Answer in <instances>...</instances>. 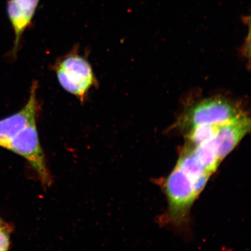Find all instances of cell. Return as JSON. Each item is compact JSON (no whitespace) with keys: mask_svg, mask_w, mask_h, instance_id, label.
Wrapping results in <instances>:
<instances>
[{"mask_svg":"<svg viewBox=\"0 0 251 251\" xmlns=\"http://www.w3.org/2000/svg\"><path fill=\"white\" fill-rule=\"evenodd\" d=\"M240 103L224 97H209L191 103L184 109L174 127L186 134L201 125H219L246 114Z\"/></svg>","mask_w":251,"mask_h":251,"instance_id":"1","label":"cell"},{"mask_svg":"<svg viewBox=\"0 0 251 251\" xmlns=\"http://www.w3.org/2000/svg\"><path fill=\"white\" fill-rule=\"evenodd\" d=\"M176 166L179 169L192 183L203 174L208 173L194 154L193 148L188 145L182 150Z\"/></svg>","mask_w":251,"mask_h":251,"instance_id":"8","label":"cell"},{"mask_svg":"<svg viewBox=\"0 0 251 251\" xmlns=\"http://www.w3.org/2000/svg\"><path fill=\"white\" fill-rule=\"evenodd\" d=\"M10 229L8 225L0 228V251H8L10 247Z\"/></svg>","mask_w":251,"mask_h":251,"instance_id":"11","label":"cell"},{"mask_svg":"<svg viewBox=\"0 0 251 251\" xmlns=\"http://www.w3.org/2000/svg\"><path fill=\"white\" fill-rule=\"evenodd\" d=\"M7 224H6L5 223L2 221L1 218H0V228H1L5 226H7Z\"/></svg>","mask_w":251,"mask_h":251,"instance_id":"13","label":"cell"},{"mask_svg":"<svg viewBox=\"0 0 251 251\" xmlns=\"http://www.w3.org/2000/svg\"><path fill=\"white\" fill-rule=\"evenodd\" d=\"M40 0H9L7 14L15 33L12 54L15 56L25 31L30 26Z\"/></svg>","mask_w":251,"mask_h":251,"instance_id":"7","label":"cell"},{"mask_svg":"<svg viewBox=\"0 0 251 251\" xmlns=\"http://www.w3.org/2000/svg\"><path fill=\"white\" fill-rule=\"evenodd\" d=\"M214 138L193 149L194 154L206 172L210 175L216 171L221 163L218 158Z\"/></svg>","mask_w":251,"mask_h":251,"instance_id":"9","label":"cell"},{"mask_svg":"<svg viewBox=\"0 0 251 251\" xmlns=\"http://www.w3.org/2000/svg\"><path fill=\"white\" fill-rule=\"evenodd\" d=\"M250 130V118L247 113L219 126L214 139L221 162L237 147Z\"/></svg>","mask_w":251,"mask_h":251,"instance_id":"6","label":"cell"},{"mask_svg":"<svg viewBox=\"0 0 251 251\" xmlns=\"http://www.w3.org/2000/svg\"><path fill=\"white\" fill-rule=\"evenodd\" d=\"M220 125H201L191 128L186 133L187 145L194 149L213 139Z\"/></svg>","mask_w":251,"mask_h":251,"instance_id":"10","label":"cell"},{"mask_svg":"<svg viewBox=\"0 0 251 251\" xmlns=\"http://www.w3.org/2000/svg\"><path fill=\"white\" fill-rule=\"evenodd\" d=\"M165 191L169 221L176 226L183 224L197 199L192 182L176 166L165 180Z\"/></svg>","mask_w":251,"mask_h":251,"instance_id":"3","label":"cell"},{"mask_svg":"<svg viewBox=\"0 0 251 251\" xmlns=\"http://www.w3.org/2000/svg\"><path fill=\"white\" fill-rule=\"evenodd\" d=\"M37 89L38 83L34 81L30 88L29 100L24 107L15 114L0 120V147L4 149L16 135L31 122L36 121L40 110Z\"/></svg>","mask_w":251,"mask_h":251,"instance_id":"5","label":"cell"},{"mask_svg":"<svg viewBox=\"0 0 251 251\" xmlns=\"http://www.w3.org/2000/svg\"><path fill=\"white\" fill-rule=\"evenodd\" d=\"M26 159L37 173L44 186H51L52 177L40 146L36 121L31 122L5 147Z\"/></svg>","mask_w":251,"mask_h":251,"instance_id":"4","label":"cell"},{"mask_svg":"<svg viewBox=\"0 0 251 251\" xmlns=\"http://www.w3.org/2000/svg\"><path fill=\"white\" fill-rule=\"evenodd\" d=\"M211 175L208 174V173H206V174L202 175L198 179L193 182V189L197 197L200 195V193L203 191V188H205Z\"/></svg>","mask_w":251,"mask_h":251,"instance_id":"12","label":"cell"},{"mask_svg":"<svg viewBox=\"0 0 251 251\" xmlns=\"http://www.w3.org/2000/svg\"><path fill=\"white\" fill-rule=\"evenodd\" d=\"M54 70L59 84L67 92L83 102L90 90L97 84L89 61L72 51L56 62Z\"/></svg>","mask_w":251,"mask_h":251,"instance_id":"2","label":"cell"}]
</instances>
